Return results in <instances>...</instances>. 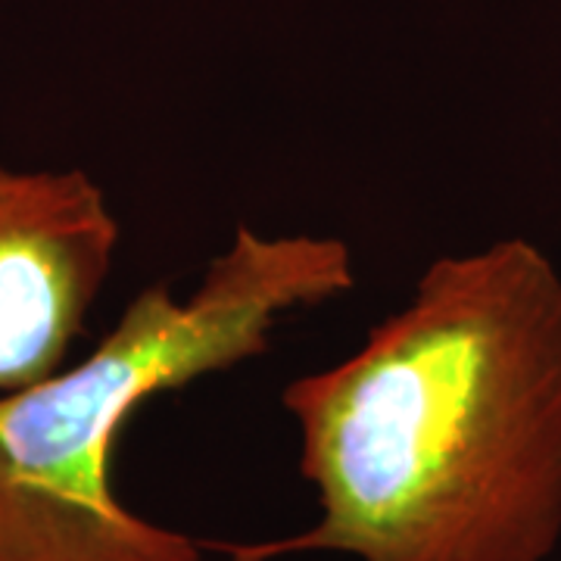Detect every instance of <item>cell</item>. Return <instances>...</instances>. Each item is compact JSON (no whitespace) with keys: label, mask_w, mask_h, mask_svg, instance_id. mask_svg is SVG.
Segmentation results:
<instances>
[{"label":"cell","mask_w":561,"mask_h":561,"mask_svg":"<svg viewBox=\"0 0 561 561\" xmlns=\"http://www.w3.org/2000/svg\"><path fill=\"white\" fill-rule=\"evenodd\" d=\"M319 518L231 561H549L561 542V268L527 238L431 260L400 309L284 387Z\"/></svg>","instance_id":"1"},{"label":"cell","mask_w":561,"mask_h":561,"mask_svg":"<svg viewBox=\"0 0 561 561\" xmlns=\"http://www.w3.org/2000/svg\"><path fill=\"white\" fill-rule=\"evenodd\" d=\"M356 280L341 238L238 225L187 297L144 287L84 359L0 393V561H206L201 540L119 500L125 424L160 393L260 359L290 312Z\"/></svg>","instance_id":"2"},{"label":"cell","mask_w":561,"mask_h":561,"mask_svg":"<svg viewBox=\"0 0 561 561\" xmlns=\"http://www.w3.org/2000/svg\"><path fill=\"white\" fill-rule=\"evenodd\" d=\"M119 241V219L88 172L0 162V393L66 365Z\"/></svg>","instance_id":"3"}]
</instances>
